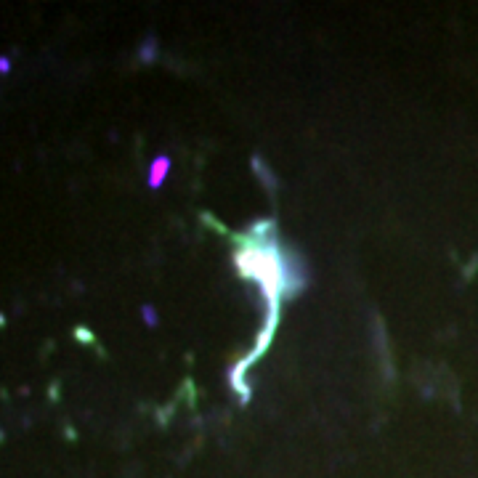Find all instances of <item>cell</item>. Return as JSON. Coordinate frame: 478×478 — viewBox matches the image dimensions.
<instances>
[{
	"label": "cell",
	"mask_w": 478,
	"mask_h": 478,
	"mask_svg": "<svg viewBox=\"0 0 478 478\" xmlns=\"http://www.w3.org/2000/svg\"><path fill=\"white\" fill-rule=\"evenodd\" d=\"M171 168V159L168 157H157L152 162V168H149V186H159L162 184V178H165V173Z\"/></svg>",
	"instance_id": "1"
},
{
	"label": "cell",
	"mask_w": 478,
	"mask_h": 478,
	"mask_svg": "<svg viewBox=\"0 0 478 478\" xmlns=\"http://www.w3.org/2000/svg\"><path fill=\"white\" fill-rule=\"evenodd\" d=\"M0 69H3V72L8 69V61H6V59H0Z\"/></svg>",
	"instance_id": "2"
}]
</instances>
